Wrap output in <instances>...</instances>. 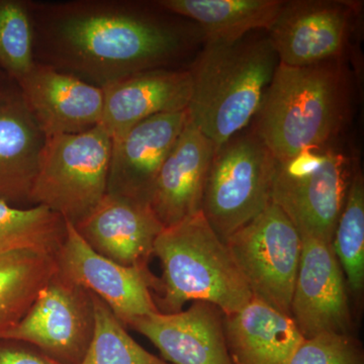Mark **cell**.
<instances>
[{"mask_svg": "<svg viewBox=\"0 0 364 364\" xmlns=\"http://www.w3.org/2000/svg\"><path fill=\"white\" fill-rule=\"evenodd\" d=\"M224 331L233 364H289L304 340L291 317L254 296L224 315Z\"/></svg>", "mask_w": 364, "mask_h": 364, "instance_id": "obj_20", "label": "cell"}, {"mask_svg": "<svg viewBox=\"0 0 364 364\" xmlns=\"http://www.w3.org/2000/svg\"><path fill=\"white\" fill-rule=\"evenodd\" d=\"M95 332L80 364H169L143 348L102 299L93 296Z\"/></svg>", "mask_w": 364, "mask_h": 364, "instance_id": "obj_25", "label": "cell"}, {"mask_svg": "<svg viewBox=\"0 0 364 364\" xmlns=\"http://www.w3.org/2000/svg\"><path fill=\"white\" fill-rule=\"evenodd\" d=\"M0 364H60L25 342L0 340Z\"/></svg>", "mask_w": 364, "mask_h": 364, "instance_id": "obj_28", "label": "cell"}, {"mask_svg": "<svg viewBox=\"0 0 364 364\" xmlns=\"http://www.w3.org/2000/svg\"><path fill=\"white\" fill-rule=\"evenodd\" d=\"M46 136L83 133L98 126L104 112V90L36 62L16 83Z\"/></svg>", "mask_w": 364, "mask_h": 364, "instance_id": "obj_14", "label": "cell"}, {"mask_svg": "<svg viewBox=\"0 0 364 364\" xmlns=\"http://www.w3.org/2000/svg\"><path fill=\"white\" fill-rule=\"evenodd\" d=\"M336 61L308 67L279 63L275 69L253 131L279 164L327 149L343 129L350 91Z\"/></svg>", "mask_w": 364, "mask_h": 364, "instance_id": "obj_2", "label": "cell"}, {"mask_svg": "<svg viewBox=\"0 0 364 364\" xmlns=\"http://www.w3.org/2000/svg\"><path fill=\"white\" fill-rule=\"evenodd\" d=\"M129 327L149 340L169 364H233L225 338L224 313L213 304L193 301L186 310L152 314Z\"/></svg>", "mask_w": 364, "mask_h": 364, "instance_id": "obj_16", "label": "cell"}, {"mask_svg": "<svg viewBox=\"0 0 364 364\" xmlns=\"http://www.w3.org/2000/svg\"><path fill=\"white\" fill-rule=\"evenodd\" d=\"M154 256L162 267L159 289L153 294L160 313H178L188 301H205L229 315L253 298L226 243L203 212L164 228Z\"/></svg>", "mask_w": 364, "mask_h": 364, "instance_id": "obj_4", "label": "cell"}, {"mask_svg": "<svg viewBox=\"0 0 364 364\" xmlns=\"http://www.w3.org/2000/svg\"><path fill=\"white\" fill-rule=\"evenodd\" d=\"M331 245L348 291L360 303L364 291V178L360 170L351 176Z\"/></svg>", "mask_w": 364, "mask_h": 364, "instance_id": "obj_24", "label": "cell"}, {"mask_svg": "<svg viewBox=\"0 0 364 364\" xmlns=\"http://www.w3.org/2000/svg\"><path fill=\"white\" fill-rule=\"evenodd\" d=\"M73 226L95 252L128 267H149L164 229L149 203L107 193Z\"/></svg>", "mask_w": 364, "mask_h": 364, "instance_id": "obj_13", "label": "cell"}, {"mask_svg": "<svg viewBox=\"0 0 364 364\" xmlns=\"http://www.w3.org/2000/svg\"><path fill=\"white\" fill-rule=\"evenodd\" d=\"M92 294L57 270L0 340L25 342L60 364H80L95 332Z\"/></svg>", "mask_w": 364, "mask_h": 364, "instance_id": "obj_9", "label": "cell"}, {"mask_svg": "<svg viewBox=\"0 0 364 364\" xmlns=\"http://www.w3.org/2000/svg\"><path fill=\"white\" fill-rule=\"evenodd\" d=\"M225 243L254 298L291 317L301 236L287 215L272 203Z\"/></svg>", "mask_w": 364, "mask_h": 364, "instance_id": "obj_8", "label": "cell"}, {"mask_svg": "<svg viewBox=\"0 0 364 364\" xmlns=\"http://www.w3.org/2000/svg\"><path fill=\"white\" fill-rule=\"evenodd\" d=\"M351 176L348 159L329 148L277 162L272 203L301 237L331 243Z\"/></svg>", "mask_w": 364, "mask_h": 364, "instance_id": "obj_7", "label": "cell"}, {"mask_svg": "<svg viewBox=\"0 0 364 364\" xmlns=\"http://www.w3.org/2000/svg\"><path fill=\"white\" fill-rule=\"evenodd\" d=\"M186 121L188 109L157 114L112 140L107 193L149 203L158 173Z\"/></svg>", "mask_w": 364, "mask_h": 364, "instance_id": "obj_15", "label": "cell"}, {"mask_svg": "<svg viewBox=\"0 0 364 364\" xmlns=\"http://www.w3.org/2000/svg\"><path fill=\"white\" fill-rule=\"evenodd\" d=\"M354 7L335 0L284 1L267 31L279 63L308 67L336 61L348 40Z\"/></svg>", "mask_w": 364, "mask_h": 364, "instance_id": "obj_12", "label": "cell"}, {"mask_svg": "<svg viewBox=\"0 0 364 364\" xmlns=\"http://www.w3.org/2000/svg\"><path fill=\"white\" fill-rule=\"evenodd\" d=\"M100 126L112 140L161 114L186 111L193 90L188 70L151 69L104 88Z\"/></svg>", "mask_w": 364, "mask_h": 364, "instance_id": "obj_18", "label": "cell"}, {"mask_svg": "<svg viewBox=\"0 0 364 364\" xmlns=\"http://www.w3.org/2000/svg\"><path fill=\"white\" fill-rule=\"evenodd\" d=\"M39 63L104 88L181 52V33L141 9L117 1L31 4Z\"/></svg>", "mask_w": 364, "mask_h": 364, "instance_id": "obj_1", "label": "cell"}, {"mask_svg": "<svg viewBox=\"0 0 364 364\" xmlns=\"http://www.w3.org/2000/svg\"><path fill=\"white\" fill-rule=\"evenodd\" d=\"M277 161L255 132H241L215 150L202 212L226 241L272 203Z\"/></svg>", "mask_w": 364, "mask_h": 364, "instance_id": "obj_6", "label": "cell"}, {"mask_svg": "<svg viewBox=\"0 0 364 364\" xmlns=\"http://www.w3.org/2000/svg\"><path fill=\"white\" fill-rule=\"evenodd\" d=\"M9 77L6 75V74L2 72L1 69H0V85H2V83L4 82V81H6Z\"/></svg>", "mask_w": 364, "mask_h": 364, "instance_id": "obj_29", "label": "cell"}, {"mask_svg": "<svg viewBox=\"0 0 364 364\" xmlns=\"http://www.w3.org/2000/svg\"><path fill=\"white\" fill-rule=\"evenodd\" d=\"M279 63L268 37L207 42L188 70L193 90L188 114L215 149L247 128Z\"/></svg>", "mask_w": 364, "mask_h": 364, "instance_id": "obj_3", "label": "cell"}, {"mask_svg": "<svg viewBox=\"0 0 364 364\" xmlns=\"http://www.w3.org/2000/svg\"><path fill=\"white\" fill-rule=\"evenodd\" d=\"M67 222L65 240L54 256L57 272L85 287L111 309L126 327L132 322L158 313L153 294L159 277L147 267L117 264L92 250Z\"/></svg>", "mask_w": 364, "mask_h": 364, "instance_id": "obj_10", "label": "cell"}, {"mask_svg": "<svg viewBox=\"0 0 364 364\" xmlns=\"http://www.w3.org/2000/svg\"><path fill=\"white\" fill-rule=\"evenodd\" d=\"M55 270L54 256L48 254L0 253V339L18 325Z\"/></svg>", "mask_w": 364, "mask_h": 364, "instance_id": "obj_22", "label": "cell"}, {"mask_svg": "<svg viewBox=\"0 0 364 364\" xmlns=\"http://www.w3.org/2000/svg\"><path fill=\"white\" fill-rule=\"evenodd\" d=\"M36 64L30 2L0 0V69L16 83Z\"/></svg>", "mask_w": 364, "mask_h": 364, "instance_id": "obj_26", "label": "cell"}, {"mask_svg": "<svg viewBox=\"0 0 364 364\" xmlns=\"http://www.w3.org/2000/svg\"><path fill=\"white\" fill-rule=\"evenodd\" d=\"M164 11L196 21L207 42L232 43L256 30H269L282 0H160Z\"/></svg>", "mask_w": 364, "mask_h": 364, "instance_id": "obj_21", "label": "cell"}, {"mask_svg": "<svg viewBox=\"0 0 364 364\" xmlns=\"http://www.w3.org/2000/svg\"><path fill=\"white\" fill-rule=\"evenodd\" d=\"M112 148L100 124L83 133L48 136L30 203L77 224L107 193Z\"/></svg>", "mask_w": 364, "mask_h": 364, "instance_id": "obj_5", "label": "cell"}, {"mask_svg": "<svg viewBox=\"0 0 364 364\" xmlns=\"http://www.w3.org/2000/svg\"><path fill=\"white\" fill-rule=\"evenodd\" d=\"M46 140L20 87L7 79L0 85V200L30 203Z\"/></svg>", "mask_w": 364, "mask_h": 364, "instance_id": "obj_19", "label": "cell"}, {"mask_svg": "<svg viewBox=\"0 0 364 364\" xmlns=\"http://www.w3.org/2000/svg\"><path fill=\"white\" fill-rule=\"evenodd\" d=\"M66 233V220L45 205L21 208L0 200V253L33 250L55 256Z\"/></svg>", "mask_w": 364, "mask_h": 364, "instance_id": "obj_23", "label": "cell"}, {"mask_svg": "<svg viewBox=\"0 0 364 364\" xmlns=\"http://www.w3.org/2000/svg\"><path fill=\"white\" fill-rule=\"evenodd\" d=\"M215 144L188 119L161 169L149 205L164 228L202 212Z\"/></svg>", "mask_w": 364, "mask_h": 364, "instance_id": "obj_17", "label": "cell"}, {"mask_svg": "<svg viewBox=\"0 0 364 364\" xmlns=\"http://www.w3.org/2000/svg\"><path fill=\"white\" fill-rule=\"evenodd\" d=\"M289 364H364V349L354 334L325 333L304 339Z\"/></svg>", "mask_w": 364, "mask_h": 364, "instance_id": "obj_27", "label": "cell"}, {"mask_svg": "<svg viewBox=\"0 0 364 364\" xmlns=\"http://www.w3.org/2000/svg\"><path fill=\"white\" fill-rule=\"evenodd\" d=\"M348 287L331 243L301 237L291 317L304 339L325 333L353 334Z\"/></svg>", "mask_w": 364, "mask_h": 364, "instance_id": "obj_11", "label": "cell"}]
</instances>
